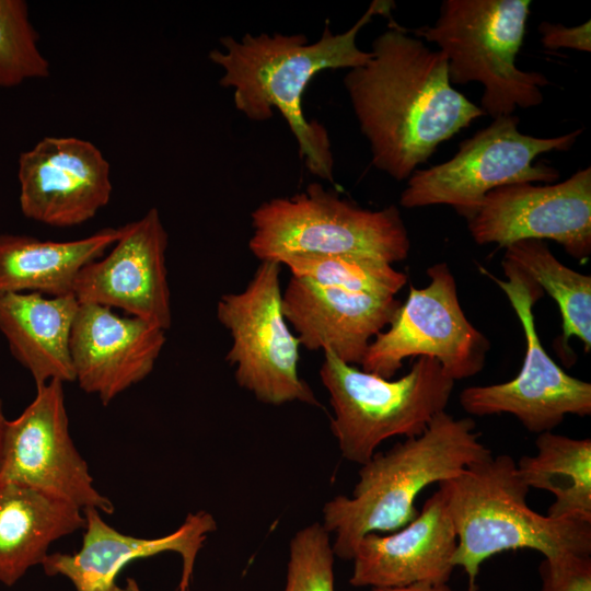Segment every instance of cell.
Returning <instances> with one entry per match:
<instances>
[{"label":"cell","instance_id":"f546056e","mask_svg":"<svg viewBox=\"0 0 591 591\" xmlns=\"http://www.w3.org/2000/svg\"><path fill=\"white\" fill-rule=\"evenodd\" d=\"M371 591H456L448 583H415L398 588H372ZM465 591H477V586H468Z\"/></svg>","mask_w":591,"mask_h":591},{"label":"cell","instance_id":"7a4b0ae2","mask_svg":"<svg viewBox=\"0 0 591 591\" xmlns=\"http://www.w3.org/2000/svg\"><path fill=\"white\" fill-rule=\"evenodd\" d=\"M393 7L391 0H374L349 30L333 34L326 23L314 43L304 34L224 36L221 49L210 50L209 59L222 69L220 85L232 89L235 108L252 121L273 118L277 108L298 141L306 169L334 184L328 134L318 121L305 118L302 96L318 72L364 65L371 53L357 46V35L373 16L389 15Z\"/></svg>","mask_w":591,"mask_h":591},{"label":"cell","instance_id":"2e32d148","mask_svg":"<svg viewBox=\"0 0 591 591\" xmlns=\"http://www.w3.org/2000/svg\"><path fill=\"white\" fill-rule=\"evenodd\" d=\"M165 341V331L144 320L79 303L70 336L74 382L106 406L152 372Z\"/></svg>","mask_w":591,"mask_h":591},{"label":"cell","instance_id":"30bf717a","mask_svg":"<svg viewBox=\"0 0 591 591\" xmlns=\"http://www.w3.org/2000/svg\"><path fill=\"white\" fill-rule=\"evenodd\" d=\"M502 268L507 280L482 271L506 293L520 320L526 344L523 363L510 381L464 389L459 397L462 408L474 416L511 414L526 430L537 434L552 431L567 415L589 416L591 384L566 373L540 340L533 306L543 290L505 259Z\"/></svg>","mask_w":591,"mask_h":591},{"label":"cell","instance_id":"ac0fdd59","mask_svg":"<svg viewBox=\"0 0 591 591\" xmlns=\"http://www.w3.org/2000/svg\"><path fill=\"white\" fill-rule=\"evenodd\" d=\"M455 549L456 533L439 487L405 526L384 535L369 533L359 541L349 583L371 589L448 583Z\"/></svg>","mask_w":591,"mask_h":591},{"label":"cell","instance_id":"603a6c76","mask_svg":"<svg viewBox=\"0 0 591 591\" xmlns=\"http://www.w3.org/2000/svg\"><path fill=\"white\" fill-rule=\"evenodd\" d=\"M535 445V455L515 462L523 483L554 495L548 517L591 523V439L546 431Z\"/></svg>","mask_w":591,"mask_h":591},{"label":"cell","instance_id":"ba28073f","mask_svg":"<svg viewBox=\"0 0 591 591\" xmlns=\"http://www.w3.org/2000/svg\"><path fill=\"white\" fill-rule=\"evenodd\" d=\"M518 116L494 118L484 129L462 141L455 155L408 178L399 202L405 208L449 205L470 219L485 196L505 185L544 182L559 177L557 169L535 159L549 151L569 150L582 129L542 138L522 134Z\"/></svg>","mask_w":591,"mask_h":591},{"label":"cell","instance_id":"d4e9b609","mask_svg":"<svg viewBox=\"0 0 591 591\" xmlns=\"http://www.w3.org/2000/svg\"><path fill=\"white\" fill-rule=\"evenodd\" d=\"M280 265L292 276L321 286L380 297H395L407 282L406 274L392 264L361 255L298 254L285 257Z\"/></svg>","mask_w":591,"mask_h":591},{"label":"cell","instance_id":"484cf974","mask_svg":"<svg viewBox=\"0 0 591 591\" xmlns=\"http://www.w3.org/2000/svg\"><path fill=\"white\" fill-rule=\"evenodd\" d=\"M38 40L27 3L0 0V88L49 77L50 63L40 51Z\"/></svg>","mask_w":591,"mask_h":591},{"label":"cell","instance_id":"4fadbf2b","mask_svg":"<svg viewBox=\"0 0 591 591\" xmlns=\"http://www.w3.org/2000/svg\"><path fill=\"white\" fill-rule=\"evenodd\" d=\"M467 220L479 245L552 240L573 258L586 260L591 254V169L556 184L495 188Z\"/></svg>","mask_w":591,"mask_h":591},{"label":"cell","instance_id":"9c48e42d","mask_svg":"<svg viewBox=\"0 0 591 591\" xmlns=\"http://www.w3.org/2000/svg\"><path fill=\"white\" fill-rule=\"evenodd\" d=\"M280 273L279 263L260 262L244 290L220 297L217 318L232 340L225 360L236 383L262 403L321 406L299 374L300 343L282 313Z\"/></svg>","mask_w":591,"mask_h":591},{"label":"cell","instance_id":"6da1fadb","mask_svg":"<svg viewBox=\"0 0 591 591\" xmlns=\"http://www.w3.org/2000/svg\"><path fill=\"white\" fill-rule=\"evenodd\" d=\"M370 53L344 85L372 164L403 181L485 113L451 85L445 56L396 23L373 40Z\"/></svg>","mask_w":591,"mask_h":591},{"label":"cell","instance_id":"ffe728a7","mask_svg":"<svg viewBox=\"0 0 591 591\" xmlns=\"http://www.w3.org/2000/svg\"><path fill=\"white\" fill-rule=\"evenodd\" d=\"M78 308L73 294L26 292L0 297V332L36 386L53 380L74 382L70 336Z\"/></svg>","mask_w":591,"mask_h":591},{"label":"cell","instance_id":"277c9868","mask_svg":"<svg viewBox=\"0 0 591 591\" xmlns=\"http://www.w3.org/2000/svg\"><path fill=\"white\" fill-rule=\"evenodd\" d=\"M456 533L454 567L475 586L482 564L496 554L533 549L544 558L591 555V523L554 519L526 503L530 488L509 454L489 456L439 484Z\"/></svg>","mask_w":591,"mask_h":591},{"label":"cell","instance_id":"cb8c5ba5","mask_svg":"<svg viewBox=\"0 0 591 591\" xmlns=\"http://www.w3.org/2000/svg\"><path fill=\"white\" fill-rule=\"evenodd\" d=\"M503 259L526 274L557 303L563 326V347L578 337L584 351L591 348V277L560 263L545 241L522 240L505 247Z\"/></svg>","mask_w":591,"mask_h":591},{"label":"cell","instance_id":"8fae6325","mask_svg":"<svg viewBox=\"0 0 591 591\" xmlns=\"http://www.w3.org/2000/svg\"><path fill=\"white\" fill-rule=\"evenodd\" d=\"M427 274L429 283L409 287L393 321L369 345L363 371L392 379L403 361L415 356L437 359L454 382L483 370L490 343L462 310L448 264L438 263Z\"/></svg>","mask_w":591,"mask_h":591},{"label":"cell","instance_id":"1f68e13d","mask_svg":"<svg viewBox=\"0 0 591 591\" xmlns=\"http://www.w3.org/2000/svg\"><path fill=\"white\" fill-rule=\"evenodd\" d=\"M114 591H141L134 578H127L123 587L116 586Z\"/></svg>","mask_w":591,"mask_h":591},{"label":"cell","instance_id":"9a60e30c","mask_svg":"<svg viewBox=\"0 0 591 591\" xmlns=\"http://www.w3.org/2000/svg\"><path fill=\"white\" fill-rule=\"evenodd\" d=\"M19 202L24 217L46 225L82 224L111 200V165L91 141L47 136L18 161Z\"/></svg>","mask_w":591,"mask_h":591},{"label":"cell","instance_id":"44dd1931","mask_svg":"<svg viewBox=\"0 0 591 591\" xmlns=\"http://www.w3.org/2000/svg\"><path fill=\"white\" fill-rule=\"evenodd\" d=\"M84 526L83 511L72 503L0 479V582L14 586L43 564L55 541Z\"/></svg>","mask_w":591,"mask_h":591},{"label":"cell","instance_id":"7402d4cb","mask_svg":"<svg viewBox=\"0 0 591 591\" xmlns=\"http://www.w3.org/2000/svg\"><path fill=\"white\" fill-rule=\"evenodd\" d=\"M119 237V228H104L72 241L0 234V297L35 292L72 294L80 270L102 257Z\"/></svg>","mask_w":591,"mask_h":591},{"label":"cell","instance_id":"d6986e66","mask_svg":"<svg viewBox=\"0 0 591 591\" xmlns=\"http://www.w3.org/2000/svg\"><path fill=\"white\" fill-rule=\"evenodd\" d=\"M401 302L326 287L292 276L282 292V313L308 350L329 351L345 363L361 364L373 338L395 317Z\"/></svg>","mask_w":591,"mask_h":591},{"label":"cell","instance_id":"5bb4252c","mask_svg":"<svg viewBox=\"0 0 591 591\" xmlns=\"http://www.w3.org/2000/svg\"><path fill=\"white\" fill-rule=\"evenodd\" d=\"M167 244L160 212L152 207L119 227L109 252L80 270L72 294L79 303L120 309L166 332L172 325Z\"/></svg>","mask_w":591,"mask_h":591},{"label":"cell","instance_id":"83f0119b","mask_svg":"<svg viewBox=\"0 0 591 591\" xmlns=\"http://www.w3.org/2000/svg\"><path fill=\"white\" fill-rule=\"evenodd\" d=\"M538 572L540 591H591V555L544 558Z\"/></svg>","mask_w":591,"mask_h":591},{"label":"cell","instance_id":"5b68a950","mask_svg":"<svg viewBox=\"0 0 591 591\" xmlns=\"http://www.w3.org/2000/svg\"><path fill=\"white\" fill-rule=\"evenodd\" d=\"M529 0H445L432 26L414 33L434 43L448 60L454 84L484 86L482 111L493 118L543 102V73L523 71L515 60L525 35Z\"/></svg>","mask_w":591,"mask_h":591},{"label":"cell","instance_id":"7c38bea8","mask_svg":"<svg viewBox=\"0 0 591 591\" xmlns=\"http://www.w3.org/2000/svg\"><path fill=\"white\" fill-rule=\"evenodd\" d=\"M0 479L51 495L82 511L112 514L115 507L93 484L69 431L63 382L36 386L34 399L7 421Z\"/></svg>","mask_w":591,"mask_h":591},{"label":"cell","instance_id":"4dcf8cb0","mask_svg":"<svg viewBox=\"0 0 591 591\" xmlns=\"http://www.w3.org/2000/svg\"><path fill=\"white\" fill-rule=\"evenodd\" d=\"M7 421L8 419L4 415L3 403L0 398V468H1V463H2L3 438H4V429H5Z\"/></svg>","mask_w":591,"mask_h":591},{"label":"cell","instance_id":"52a82bcc","mask_svg":"<svg viewBox=\"0 0 591 591\" xmlns=\"http://www.w3.org/2000/svg\"><path fill=\"white\" fill-rule=\"evenodd\" d=\"M251 223L248 247L260 262L280 264L298 254H351L393 264L404 260L410 248L396 206L364 209L320 183L260 204L252 211Z\"/></svg>","mask_w":591,"mask_h":591},{"label":"cell","instance_id":"8992f818","mask_svg":"<svg viewBox=\"0 0 591 591\" xmlns=\"http://www.w3.org/2000/svg\"><path fill=\"white\" fill-rule=\"evenodd\" d=\"M320 379L333 408L331 430L344 459L364 464L385 440L421 434L445 410L454 381L434 358L417 357L397 380L384 379L323 351Z\"/></svg>","mask_w":591,"mask_h":591},{"label":"cell","instance_id":"e0dca14e","mask_svg":"<svg viewBox=\"0 0 591 591\" xmlns=\"http://www.w3.org/2000/svg\"><path fill=\"white\" fill-rule=\"evenodd\" d=\"M85 518L81 548L73 554H48L42 566L47 576H62L76 591H114L116 578L131 561L173 552L181 556L178 591H188L196 557L217 522L207 511L189 513L174 532L142 538L124 534L101 517L96 509L83 510Z\"/></svg>","mask_w":591,"mask_h":591},{"label":"cell","instance_id":"f1b7e54d","mask_svg":"<svg viewBox=\"0 0 591 591\" xmlns=\"http://www.w3.org/2000/svg\"><path fill=\"white\" fill-rule=\"evenodd\" d=\"M538 33L541 34V43L548 49L571 48L579 51H591L590 20L573 27L544 21L538 26Z\"/></svg>","mask_w":591,"mask_h":591},{"label":"cell","instance_id":"3957f363","mask_svg":"<svg viewBox=\"0 0 591 591\" xmlns=\"http://www.w3.org/2000/svg\"><path fill=\"white\" fill-rule=\"evenodd\" d=\"M491 455L472 418H455L445 410L421 434L375 452L361 465L351 495L336 496L322 509V525L334 534L335 557L351 560L364 535L405 526L418 514L415 501L425 488Z\"/></svg>","mask_w":591,"mask_h":591},{"label":"cell","instance_id":"4316f807","mask_svg":"<svg viewBox=\"0 0 591 591\" xmlns=\"http://www.w3.org/2000/svg\"><path fill=\"white\" fill-rule=\"evenodd\" d=\"M331 534L322 523H311L289 543L286 583L279 591H335Z\"/></svg>","mask_w":591,"mask_h":591}]
</instances>
